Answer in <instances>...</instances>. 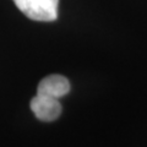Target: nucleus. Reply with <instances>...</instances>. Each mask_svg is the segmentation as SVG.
Listing matches in <instances>:
<instances>
[{"label": "nucleus", "instance_id": "f257e3e1", "mask_svg": "<svg viewBox=\"0 0 147 147\" xmlns=\"http://www.w3.org/2000/svg\"><path fill=\"white\" fill-rule=\"evenodd\" d=\"M25 16L33 21L50 22L57 20L59 0H13Z\"/></svg>", "mask_w": 147, "mask_h": 147}, {"label": "nucleus", "instance_id": "f03ea898", "mask_svg": "<svg viewBox=\"0 0 147 147\" xmlns=\"http://www.w3.org/2000/svg\"><path fill=\"white\" fill-rule=\"evenodd\" d=\"M31 109L42 121H54L61 114V104L57 98L36 94L31 100Z\"/></svg>", "mask_w": 147, "mask_h": 147}, {"label": "nucleus", "instance_id": "7ed1b4c3", "mask_svg": "<svg viewBox=\"0 0 147 147\" xmlns=\"http://www.w3.org/2000/svg\"><path fill=\"white\" fill-rule=\"evenodd\" d=\"M70 92V82L61 75H50L38 84L37 94L50 98H61Z\"/></svg>", "mask_w": 147, "mask_h": 147}]
</instances>
